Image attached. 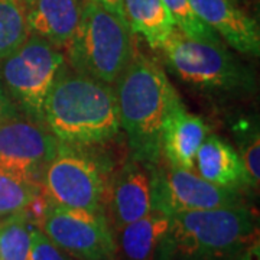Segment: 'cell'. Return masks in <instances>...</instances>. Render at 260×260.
Wrapping results in <instances>:
<instances>
[{"label": "cell", "mask_w": 260, "mask_h": 260, "mask_svg": "<svg viewBox=\"0 0 260 260\" xmlns=\"http://www.w3.org/2000/svg\"><path fill=\"white\" fill-rule=\"evenodd\" d=\"M257 234L246 205L169 215L152 260H246Z\"/></svg>", "instance_id": "6da1fadb"}, {"label": "cell", "mask_w": 260, "mask_h": 260, "mask_svg": "<svg viewBox=\"0 0 260 260\" xmlns=\"http://www.w3.org/2000/svg\"><path fill=\"white\" fill-rule=\"evenodd\" d=\"M45 129L65 145H94L120 132L112 85L62 67L42 112Z\"/></svg>", "instance_id": "7a4b0ae2"}, {"label": "cell", "mask_w": 260, "mask_h": 260, "mask_svg": "<svg viewBox=\"0 0 260 260\" xmlns=\"http://www.w3.org/2000/svg\"><path fill=\"white\" fill-rule=\"evenodd\" d=\"M120 129L127 135L135 160L158 164L162 156V127L178 93L164 70L146 55L135 52L116 83Z\"/></svg>", "instance_id": "3957f363"}, {"label": "cell", "mask_w": 260, "mask_h": 260, "mask_svg": "<svg viewBox=\"0 0 260 260\" xmlns=\"http://www.w3.org/2000/svg\"><path fill=\"white\" fill-rule=\"evenodd\" d=\"M132 34L126 19L85 0L78 28L65 49L70 68L116 85L136 52Z\"/></svg>", "instance_id": "277c9868"}, {"label": "cell", "mask_w": 260, "mask_h": 260, "mask_svg": "<svg viewBox=\"0 0 260 260\" xmlns=\"http://www.w3.org/2000/svg\"><path fill=\"white\" fill-rule=\"evenodd\" d=\"M65 65V55L47 39L30 34L12 54L2 59L0 80L10 99L32 120L42 124L48 93ZM44 126V124H42Z\"/></svg>", "instance_id": "5b68a950"}, {"label": "cell", "mask_w": 260, "mask_h": 260, "mask_svg": "<svg viewBox=\"0 0 260 260\" xmlns=\"http://www.w3.org/2000/svg\"><path fill=\"white\" fill-rule=\"evenodd\" d=\"M160 49L171 70L197 87L232 91L250 81V75L220 41L192 39L175 26Z\"/></svg>", "instance_id": "8992f818"}, {"label": "cell", "mask_w": 260, "mask_h": 260, "mask_svg": "<svg viewBox=\"0 0 260 260\" xmlns=\"http://www.w3.org/2000/svg\"><path fill=\"white\" fill-rule=\"evenodd\" d=\"M44 191L56 205L103 213L106 184L99 164L61 143L44 169Z\"/></svg>", "instance_id": "52a82bcc"}, {"label": "cell", "mask_w": 260, "mask_h": 260, "mask_svg": "<svg viewBox=\"0 0 260 260\" xmlns=\"http://www.w3.org/2000/svg\"><path fill=\"white\" fill-rule=\"evenodd\" d=\"M59 249L80 260H114L116 239L103 213L68 208L52 203L38 224Z\"/></svg>", "instance_id": "ba28073f"}, {"label": "cell", "mask_w": 260, "mask_h": 260, "mask_svg": "<svg viewBox=\"0 0 260 260\" xmlns=\"http://www.w3.org/2000/svg\"><path fill=\"white\" fill-rule=\"evenodd\" d=\"M242 204L239 191L208 182L195 171L168 165L153 177L152 210L175 214L208 211Z\"/></svg>", "instance_id": "9c48e42d"}, {"label": "cell", "mask_w": 260, "mask_h": 260, "mask_svg": "<svg viewBox=\"0 0 260 260\" xmlns=\"http://www.w3.org/2000/svg\"><path fill=\"white\" fill-rule=\"evenodd\" d=\"M61 142L45 126L20 114L0 121V171L35 179L54 158Z\"/></svg>", "instance_id": "30bf717a"}, {"label": "cell", "mask_w": 260, "mask_h": 260, "mask_svg": "<svg viewBox=\"0 0 260 260\" xmlns=\"http://www.w3.org/2000/svg\"><path fill=\"white\" fill-rule=\"evenodd\" d=\"M194 12L210 29L236 51L246 55L260 54L257 22L243 12L234 0H189Z\"/></svg>", "instance_id": "8fae6325"}, {"label": "cell", "mask_w": 260, "mask_h": 260, "mask_svg": "<svg viewBox=\"0 0 260 260\" xmlns=\"http://www.w3.org/2000/svg\"><path fill=\"white\" fill-rule=\"evenodd\" d=\"M153 194V178L139 167L127 165L112 182L107 194V223L113 232L135 223L150 213Z\"/></svg>", "instance_id": "7c38bea8"}, {"label": "cell", "mask_w": 260, "mask_h": 260, "mask_svg": "<svg viewBox=\"0 0 260 260\" xmlns=\"http://www.w3.org/2000/svg\"><path fill=\"white\" fill-rule=\"evenodd\" d=\"M208 135L205 121L200 116L188 112L178 95L162 127V153L169 165L195 171V155Z\"/></svg>", "instance_id": "4fadbf2b"}, {"label": "cell", "mask_w": 260, "mask_h": 260, "mask_svg": "<svg viewBox=\"0 0 260 260\" xmlns=\"http://www.w3.org/2000/svg\"><path fill=\"white\" fill-rule=\"evenodd\" d=\"M85 0H32L26 6L30 34L67 49L83 15Z\"/></svg>", "instance_id": "5bb4252c"}, {"label": "cell", "mask_w": 260, "mask_h": 260, "mask_svg": "<svg viewBox=\"0 0 260 260\" xmlns=\"http://www.w3.org/2000/svg\"><path fill=\"white\" fill-rule=\"evenodd\" d=\"M194 164L197 174L215 185L234 191L251 185L239 152L215 135L205 138L195 155Z\"/></svg>", "instance_id": "9a60e30c"}, {"label": "cell", "mask_w": 260, "mask_h": 260, "mask_svg": "<svg viewBox=\"0 0 260 260\" xmlns=\"http://www.w3.org/2000/svg\"><path fill=\"white\" fill-rule=\"evenodd\" d=\"M169 224V215L158 210L119 230L116 253L120 251L123 260H152L155 249Z\"/></svg>", "instance_id": "2e32d148"}, {"label": "cell", "mask_w": 260, "mask_h": 260, "mask_svg": "<svg viewBox=\"0 0 260 260\" xmlns=\"http://www.w3.org/2000/svg\"><path fill=\"white\" fill-rule=\"evenodd\" d=\"M123 10L132 32L142 35L153 49H160L175 29L162 0H123Z\"/></svg>", "instance_id": "e0dca14e"}, {"label": "cell", "mask_w": 260, "mask_h": 260, "mask_svg": "<svg viewBox=\"0 0 260 260\" xmlns=\"http://www.w3.org/2000/svg\"><path fill=\"white\" fill-rule=\"evenodd\" d=\"M30 35L22 0H0V61L12 55Z\"/></svg>", "instance_id": "ac0fdd59"}, {"label": "cell", "mask_w": 260, "mask_h": 260, "mask_svg": "<svg viewBox=\"0 0 260 260\" xmlns=\"http://www.w3.org/2000/svg\"><path fill=\"white\" fill-rule=\"evenodd\" d=\"M34 224L23 214L0 223V260H29Z\"/></svg>", "instance_id": "d6986e66"}, {"label": "cell", "mask_w": 260, "mask_h": 260, "mask_svg": "<svg viewBox=\"0 0 260 260\" xmlns=\"http://www.w3.org/2000/svg\"><path fill=\"white\" fill-rule=\"evenodd\" d=\"M42 189L35 179L0 171V217L23 213L34 197Z\"/></svg>", "instance_id": "ffe728a7"}, {"label": "cell", "mask_w": 260, "mask_h": 260, "mask_svg": "<svg viewBox=\"0 0 260 260\" xmlns=\"http://www.w3.org/2000/svg\"><path fill=\"white\" fill-rule=\"evenodd\" d=\"M181 32L186 37L201 41H218L217 34L210 29L195 13L189 0H162Z\"/></svg>", "instance_id": "44dd1931"}, {"label": "cell", "mask_w": 260, "mask_h": 260, "mask_svg": "<svg viewBox=\"0 0 260 260\" xmlns=\"http://www.w3.org/2000/svg\"><path fill=\"white\" fill-rule=\"evenodd\" d=\"M29 260H70L56 244L39 229L34 227Z\"/></svg>", "instance_id": "7402d4cb"}, {"label": "cell", "mask_w": 260, "mask_h": 260, "mask_svg": "<svg viewBox=\"0 0 260 260\" xmlns=\"http://www.w3.org/2000/svg\"><path fill=\"white\" fill-rule=\"evenodd\" d=\"M242 158L246 172L250 178L251 185L257 184L260 178V142L259 135L253 133L250 139L244 140V145H242V153H239Z\"/></svg>", "instance_id": "603a6c76"}, {"label": "cell", "mask_w": 260, "mask_h": 260, "mask_svg": "<svg viewBox=\"0 0 260 260\" xmlns=\"http://www.w3.org/2000/svg\"><path fill=\"white\" fill-rule=\"evenodd\" d=\"M19 116V112L16 110V106L13 104L9 94L6 91L5 85L0 80V121L8 120L12 117Z\"/></svg>", "instance_id": "cb8c5ba5"}, {"label": "cell", "mask_w": 260, "mask_h": 260, "mask_svg": "<svg viewBox=\"0 0 260 260\" xmlns=\"http://www.w3.org/2000/svg\"><path fill=\"white\" fill-rule=\"evenodd\" d=\"M87 2H93V3L99 5V6H102V8H104L106 10H109V12L114 13V15H119V16H121V18H124L123 0H87Z\"/></svg>", "instance_id": "d4e9b609"}, {"label": "cell", "mask_w": 260, "mask_h": 260, "mask_svg": "<svg viewBox=\"0 0 260 260\" xmlns=\"http://www.w3.org/2000/svg\"><path fill=\"white\" fill-rule=\"evenodd\" d=\"M22 2L25 3V6H28V5L30 3V2H32V0H22Z\"/></svg>", "instance_id": "484cf974"}, {"label": "cell", "mask_w": 260, "mask_h": 260, "mask_svg": "<svg viewBox=\"0 0 260 260\" xmlns=\"http://www.w3.org/2000/svg\"><path fill=\"white\" fill-rule=\"evenodd\" d=\"M246 260H251V253L249 254V256H247V259H246Z\"/></svg>", "instance_id": "4316f807"}]
</instances>
